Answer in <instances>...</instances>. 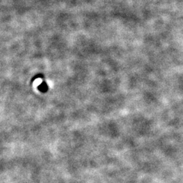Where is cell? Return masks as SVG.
Masks as SVG:
<instances>
[{
    "mask_svg": "<svg viewBox=\"0 0 183 183\" xmlns=\"http://www.w3.org/2000/svg\"><path fill=\"white\" fill-rule=\"evenodd\" d=\"M41 79H37L36 80L34 81V85H39L41 83Z\"/></svg>",
    "mask_w": 183,
    "mask_h": 183,
    "instance_id": "cell-1",
    "label": "cell"
}]
</instances>
